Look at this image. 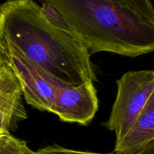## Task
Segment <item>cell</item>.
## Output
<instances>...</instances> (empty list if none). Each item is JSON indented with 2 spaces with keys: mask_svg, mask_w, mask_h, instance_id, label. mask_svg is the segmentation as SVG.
<instances>
[{
  "mask_svg": "<svg viewBox=\"0 0 154 154\" xmlns=\"http://www.w3.org/2000/svg\"><path fill=\"white\" fill-rule=\"evenodd\" d=\"M0 43L48 75L74 87L97 81L85 45L74 32L47 20L33 0L0 4Z\"/></svg>",
  "mask_w": 154,
  "mask_h": 154,
  "instance_id": "6da1fadb",
  "label": "cell"
},
{
  "mask_svg": "<svg viewBox=\"0 0 154 154\" xmlns=\"http://www.w3.org/2000/svg\"><path fill=\"white\" fill-rule=\"evenodd\" d=\"M54 8L90 54L136 57L154 51V23L114 0H38Z\"/></svg>",
  "mask_w": 154,
  "mask_h": 154,
  "instance_id": "7a4b0ae2",
  "label": "cell"
},
{
  "mask_svg": "<svg viewBox=\"0 0 154 154\" xmlns=\"http://www.w3.org/2000/svg\"><path fill=\"white\" fill-rule=\"evenodd\" d=\"M27 104L55 114L60 120L87 126L96 115L99 99L93 83L74 87L48 75L17 54H8Z\"/></svg>",
  "mask_w": 154,
  "mask_h": 154,
  "instance_id": "3957f363",
  "label": "cell"
},
{
  "mask_svg": "<svg viewBox=\"0 0 154 154\" xmlns=\"http://www.w3.org/2000/svg\"><path fill=\"white\" fill-rule=\"evenodd\" d=\"M117 93L111 115L104 126L120 141L145 106L154 92V71L128 72L118 81Z\"/></svg>",
  "mask_w": 154,
  "mask_h": 154,
  "instance_id": "277c9868",
  "label": "cell"
},
{
  "mask_svg": "<svg viewBox=\"0 0 154 154\" xmlns=\"http://www.w3.org/2000/svg\"><path fill=\"white\" fill-rule=\"evenodd\" d=\"M20 83L10 63L0 66V135L11 134L27 113L23 102Z\"/></svg>",
  "mask_w": 154,
  "mask_h": 154,
  "instance_id": "5b68a950",
  "label": "cell"
},
{
  "mask_svg": "<svg viewBox=\"0 0 154 154\" xmlns=\"http://www.w3.org/2000/svg\"><path fill=\"white\" fill-rule=\"evenodd\" d=\"M154 141V92L127 133L115 143L113 153L136 154Z\"/></svg>",
  "mask_w": 154,
  "mask_h": 154,
  "instance_id": "8992f818",
  "label": "cell"
},
{
  "mask_svg": "<svg viewBox=\"0 0 154 154\" xmlns=\"http://www.w3.org/2000/svg\"><path fill=\"white\" fill-rule=\"evenodd\" d=\"M0 154H34L26 142L11 134L0 135Z\"/></svg>",
  "mask_w": 154,
  "mask_h": 154,
  "instance_id": "52a82bcc",
  "label": "cell"
},
{
  "mask_svg": "<svg viewBox=\"0 0 154 154\" xmlns=\"http://www.w3.org/2000/svg\"><path fill=\"white\" fill-rule=\"evenodd\" d=\"M120 5L133 11L142 17L154 23V8L151 0H114Z\"/></svg>",
  "mask_w": 154,
  "mask_h": 154,
  "instance_id": "ba28073f",
  "label": "cell"
},
{
  "mask_svg": "<svg viewBox=\"0 0 154 154\" xmlns=\"http://www.w3.org/2000/svg\"><path fill=\"white\" fill-rule=\"evenodd\" d=\"M34 154H116L114 153H93V152L80 151V150H70V149L65 148L57 145L48 146L44 148L39 149L37 151L34 152Z\"/></svg>",
  "mask_w": 154,
  "mask_h": 154,
  "instance_id": "9c48e42d",
  "label": "cell"
},
{
  "mask_svg": "<svg viewBox=\"0 0 154 154\" xmlns=\"http://www.w3.org/2000/svg\"><path fill=\"white\" fill-rule=\"evenodd\" d=\"M10 63L8 56L6 54L4 48H3L2 45L0 43V66H2L3 64H5V63Z\"/></svg>",
  "mask_w": 154,
  "mask_h": 154,
  "instance_id": "30bf717a",
  "label": "cell"
},
{
  "mask_svg": "<svg viewBox=\"0 0 154 154\" xmlns=\"http://www.w3.org/2000/svg\"><path fill=\"white\" fill-rule=\"evenodd\" d=\"M136 154H154V141H151Z\"/></svg>",
  "mask_w": 154,
  "mask_h": 154,
  "instance_id": "8fae6325",
  "label": "cell"
}]
</instances>
